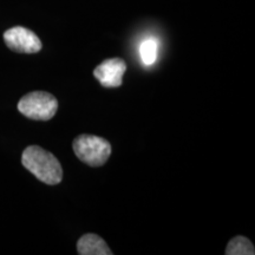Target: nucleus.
I'll use <instances>...</instances> for the list:
<instances>
[{"mask_svg":"<svg viewBox=\"0 0 255 255\" xmlns=\"http://www.w3.org/2000/svg\"><path fill=\"white\" fill-rule=\"evenodd\" d=\"M21 163L38 180L50 186L62 182L63 169L55 155L46 151L41 146L30 145L21 156Z\"/></svg>","mask_w":255,"mask_h":255,"instance_id":"nucleus-1","label":"nucleus"},{"mask_svg":"<svg viewBox=\"0 0 255 255\" xmlns=\"http://www.w3.org/2000/svg\"><path fill=\"white\" fill-rule=\"evenodd\" d=\"M72 146L76 156L90 167L105 164L111 155V144L100 136L79 135L75 138Z\"/></svg>","mask_w":255,"mask_h":255,"instance_id":"nucleus-2","label":"nucleus"},{"mask_svg":"<svg viewBox=\"0 0 255 255\" xmlns=\"http://www.w3.org/2000/svg\"><path fill=\"white\" fill-rule=\"evenodd\" d=\"M58 109V101L55 96L45 91H33L24 96L18 103L19 113L36 121H49Z\"/></svg>","mask_w":255,"mask_h":255,"instance_id":"nucleus-3","label":"nucleus"},{"mask_svg":"<svg viewBox=\"0 0 255 255\" xmlns=\"http://www.w3.org/2000/svg\"><path fill=\"white\" fill-rule=\"evenodd\" d=\"M5 44L19 53H37L41 50V41L34 32L28 28L15 26L4 33Z\"/></svg>","mask_w":255,"mask_h":255,"instance_id":"nucleus-4","label":"nucleus"},{"mask_svg":"<svg viewBox=\"0 0 255 255\" xmlns=\"http://www.w3.org/2000/svg\"><path fill=\"white\" fill-rule=\"evenodd\" d=\"M127 64L122 58L105 59L95 69L94 75L104 88H119L123 83Z\"/></svg>","mask_w":255,"mask_h":255,"instance_id":"nucleus-5","label":"nucleus"},{"mask_svg":"<svg viewBox=\"0 0 255 255\" xmlns=\"http://www.w3.org/2000/svg\"><path fill=\"white\" fill-rule=\"evenodd\" d=\"M77 252L79 255H113L109 246L97 234L83 235L77 242Z\"/></svg>","mask_w":255,"mask_h":255,"instance_id":"nucleus-6","label":"nucleus"},{"mask_svg":"<svg viewBox=\"0 0 255 255\" xmlns=\"http://www.w3.org/2000/svg\"><path fill=\"white\" fill-rule=\"evenodd\" d=\"M226 255H254L253 244L245 237H237L229 241L225 252Z\"/></svg>","mask_w":255,"mask_h":255,"instance_id":"nucleus-7","label":"nucleus"},{"mask_svg":"<svg viewBox=\"0 0 255 255\" xmlns=\"http://www.w3.org/2000/svg\"><path fill=\"white\" fill-rule=\"evenodd\" d=\"M158 56V43L154 38L142 41L139 45V57L144 65H152Z\"/></svg>","mask_w":255,"mask_h":255,"instance_id":"nucleus-8","label":"nucleus"}]
</instances>
